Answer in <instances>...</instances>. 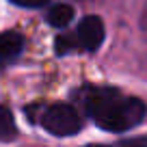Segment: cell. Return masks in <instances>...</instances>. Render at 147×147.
<instances>
[{"label": "cell", "mask_w": 147, "mask_h": 147, "mask_svg": "<svg viewBox=\"0 0 147 147\" xmlns=\"http://www.w3.org/2000/svg\"><path fill=\"white\" fill-rule=\"evenodd\" d=\"M82 104L91 119L106 132H125L145 119L147 106L141 97L123 95L110 87H93L82 95Z\"/></svg>", "instance_id": "obj_1"}, {"label": "cell", "mask_w": 147, "mask_h": 147, "mask_svg": "<svg viewBox=\"0 0 147 147\" xmlns=\"http://www.w3.org/2000/svg\"><path fill=\"white\" fill-rule=\"evenodd\" d=\"M41 125L54 136H74L82 130V117L69 104H52L43 110Z\"/></svg>", "instance_id": "obj_2"}, {"label": "cell", "mask_w": 147, "mask_h": 147, "mask_svg": "<svg viewBox=\"0 0 147 147\" xmlns=\"http://www.w3.org/2000/svg\"><path fill=\"white\" fill-rule=\"evenodd\" d=\"M76 37H78V46L87 52H95L104 41V22L97 15H87L80 20L78 28H76Z\"/></svg>", "instance_id": "obj_3"}, {"label": "cell", "mask_w": 147, "mask_h": 147, "mask_svg": "<svg viewBox=\"0 0 147 147\" xmlns=\"http://www.w3.org/2000/svg\"><path fill=\"white\" fill-rule=\"evenodd\" d=\"M24 50V37L15 30H7L0 35V61H13Z\"/></svg>", "instance_id": "obj_4"}, {"label": "cell", "mask_w": 147, "mask_h": 147, "mask_svg": "<svg viewBox=\"0 0 147 147\" xmlns=\"http://www.w3.org/2000/svg\"><path fill=\"white\" fill-rule=\"evenodd\" d=\"M18 138V125L7 106H0V143H9Z\"/></svg>", "instance_id": "obj_5"}, {"label": "cell", "mask_w": 147, "mask_h": 147, "mask_svg": "<svg viewBox=\"0 0 147 147\" xmlns=\"http://www.w3.org/2000/svg\"><path fill=\"white\" fill-rule=\"evenodd\" d=\"M74 20V9L69 5H54L48 11V24H52L54 28H65Z\"/></svg>", "instance_id": "obj_6"}, {"label": "cell", "mask_w": 147, "mask_h": 147, "mask_svg": "<svg viewBox=\"0 0 147 147\" xmlns=\"http://www.w3.org/2000/svg\"><path fill=\"white\" fill-rule=\"evenodd\" d=\"M56 54H67V52L76 50L78 46V37L76 35H67V32H63L61 37H56Z\"/></svg>", "instance_id": "obj_7"}, {"label": "cell", "mask_w": 147, "mask_h": 147, "mask_svg": "<svg viewBox=\"0 0 147 147\" xmlns=\"http://www.w3.org/2000/svg\"><path fill=\"white\" fill-rule=\"evenodd\" d=\"M121 147H147V136H141V138H132V141H123Z\"/></svg>", "instance_id": "obj_8"}, {"label": "cell", "mask_w": 147, "mask_h": 147, "mask_svg": "<svg viewBox=\"0 0 147 147\" xmlns=\"http://www.w3.org/2000/svg\"><path fill=\"white\" fill-rule=\"evenodd\" d=\"M13 2L20 7H41V5H46L48 0H13Z\"/></svg>", "instance_id": "obj_9"}, {"label": "cell", "mask_w": 147, "mask_h": 147, "mask_svg": "<svg viewBox=\"0 0 147 147\" xmlns=\"http://www.w3.org/2000/svg\"><path fill=\"white\" fill-rule=\"evenodd\" d=\"M84 147H113V145H97L95 143V145H84Z\"/></svg>", "instance_id": "obj_10"}]
</instances>
